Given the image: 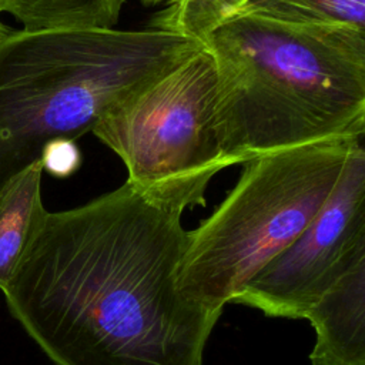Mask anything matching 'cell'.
I'll list each match as a JSON object with an SVG mask.
<instances>
[{
	"label": "cell",
	"mask_w": 365,
	"mask_h": 365,
	"mask_svg": "<svg viewBox=\"0 0 365 365\" xmlns=\"http://www.w3.org/2000/svg\"><path fill=\"white\" fill-rule=\"evenodd\" d=\"M182 212L127 181L47 211L3 289L10 312L57 365H202L221 314L177 287Z\"/></svg>",
	"instance_id": "6da1fadb"
},
{
	"label": "cell",
	"mask_w": 365,
	"mask_h": 365,
	"mask_svg": "<svg viewBox=\"0 0 365 365\" xmlns=\"http://www.w3.org/2000/svg\"><path fill=\"white\" fill-rule=\"evenodd\" d=\"M230 165L365 131V31L235 13L202 40Z\"/></svg>",
	"instance_id": "7a4b0ae2"
},
{
	"label": "cell",
	"mask_w": 365,
	"mask_h": 365,
	"mask_svg": "<svg viewBox=\"0 0 365 365\" xmlns=\"http://www.w3.org/2000/svg\"><path fill=\"white\" fill-rule=\"evenodd\" d=\"M204 48L165 30H7L0 40V188Z\"/></svg>",
	"instance_id": "3957f363"
},
{
	"label": "cell",
	"mask_w": 365,
	"mask_h": 365,
	"mask_svg": "<svg viewBox=\"0 0 365 365\" xmlns=\"http://www.w3.org/2000/svg\"><path fill=\"white\" fill-rule=\"evenodd\" d=\"M356 141L324 140L242 163L234 188L200 227L188 231L177 274L180 292L221 314L318 214Z\"/></svg>",
	"instance_id": "277c9868"
},
{
	"label": "cell",
	"mask_w": 365,
	"mask_h": 365,
	"mask_svg": "<svg viewBox=\"0 0 365 365\" xmlns=\"http://www.w3.org/2000/svg\"><path fill=\"white\" fill-rule=\"evenodd\" d=\"M91 133L120 157L128 184L181 211L204 205L211 178L231 167L217 123V71L205 48L108 113Z\"/></svg>",
	"instance_id": "5b68a950"
},
{
	"label": "cell",
	"mask_w": 365,
	"mask_h": 365,
	"mask_svg": "<svg viewBox=\"0 0 365 365\" xmlns=\"http://www.w3.org/2000/svg\"><path fill=\"white\" fill-rule=\"evenodd\" d=\"M365 261V150L356 141L342 174L307 228L234 297L268 317L305 318L348 271Z\"/></svg>",
	"instance_id": "8992f818"
},
{
	"label": "cell",
	"mask_w": 365,
	"mask_h": 365,
	"mask_svg": "<svg viewBox=\"0 0 365 365\" xmlns=\"http://www.w3.org/2000/svg\"><path fill=\"white\" fill-rule=\"evenodd\" d=\"M305 319L317 334L312 365H365V261L339 278Z\"/></svg>",
	"instance_id": "52a82bcc"
},
{
	"label": "cell",
	"mask_w": 365,
	"mask_h": 365,
	"mask_svg": "<svg viewBox=\"0 0 365 365\" xmlns=\"http://www.w3.org/2000/svg\"><path fill=\"white\" fill-rule=\"evenodd\" d=\"M41 161L14 174L0 188V289L14 275L40 230L47 210L41 200Z\"/></svg>",
	"instance_id": "ba28073f"
},
{
	"label": "cell",
	"mask_w": 365,
	"mask_h": 365,
	"mask_svg": "<svg viewBox=\"0 0 365 365\" xmlns=\"http://www.w3.org/2000/svg\"><path fill=\"white\" fill-rule=\"evenodd\" d=\"M125 0H0V14L13 16L26 31L110 30Z\"/></svg>",
	"instance_id": "9c48e42d"
},
{
	"label": "cell",
	"mask_w": 365,
	"mask_h": 365,
	"mask_svg": "<svg viewBox=\"0 0 365 365\" xmlns=\"http://www.w3.org/2000/svg\"><path fill=\"white\" fill-rule=\"evenodd\" d=\"M240 11L294 24L365 31V0H250Z\"/></svg>",
	"instance_id": "30bf717a"
},
{
	"label": "cell",
	"mask_w": 365,
	"mask_h": 365,
	"mask_svg": "<svg viewBox=\"0 0 365 365\" xmlns=\"http://www.w3.org/2000/svg\"><path fill=\"white\" fill-rule=\"evenodd\" d=\"M250 0H175L154 14L150 29L187 36L202 43L221 21L240 11Z\"/></svg>",
	"instance_id": "8fae6325"
},
{
	"label": "cell",
	"mask_w": 365,
	"mask_h": 365,
	"mask_svg": "<svg viewBox=\"0 0 365 365\" xmlns=\"http://www.w3.org/2000/svg\"><path fill=\"white\" fill-rule=\"evenodd\" d=\"M43 170L54 177L64 178L71 175L81 165V153L71 140H56L48 143L40 157Z\"/></svg>",
	"instance_id": "7c38bea8"
},
{
	"label": "cell",
	"mask_w": 365,
	"mask_h": 365,
	"mask_svg": "<svg viewBox=\"0 0 365 365\" xmlns=\"http://www.w3.org/2000/svg\"><path fill=\"white\" fill-rule=\"evenodd\" d=\"M144 4L147 6H154V4H161V3H165V4H170V3H174L175 0H141Z\"/></svg>",
	"instance_id": "4fadbf2b"
},
{
	"label": "cell",
	"mask_w": 365,
	"mask_h": 365,
	"mask_svg": "<svg viewBox=\"0 0 365 365\" xmlns=\"http://www.w3.org/2000/svg\"><path fill=\"white\" fill-rule=\"evenodd\" d=\"M7 30H9V27H6V26L0 21V40L3 38V36L6 34V31H7Z\"/></svg>",
	"instance_id": "5bb4252c"
}]
</instances>
